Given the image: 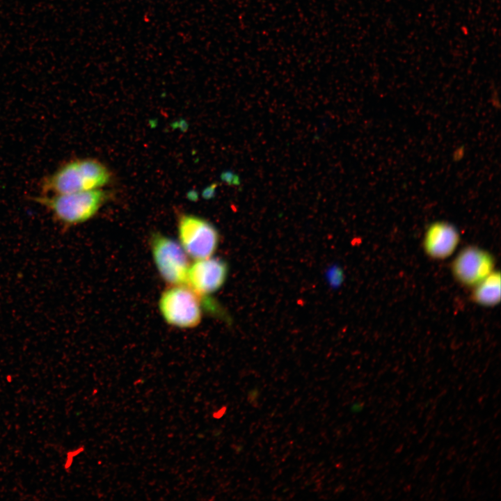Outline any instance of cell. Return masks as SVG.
Returning a JSON list of instances; mask_svg holds the SVG:
<instances>
[{
    "label": "cell",
    "mask_w": 501,
    "mask_h": 501,
    "mask_svg": "<svg viewBox=\"0 0 501 501\" xmlns=\"http://www.w3.org/2000/svg\"><path fill=\"white\" fill-rule=\"evenodd\" d=\"M111 180L106 166L93 158H76L62 163L42 180V195L98 189Z\"/></svg>",
    "instance_id": "6da1fadb"
},
{
    "label": "cell",
    "mask_w": 501,
    "mask_h": 501,
    "mask_svg": "<svg viewBox=\"0 0 501 501\" xmlns=\"http://www.w3.org/2000/svg\"><path fill=\"white\" fill-rule=\"evenodd\" d=\"M109 198L100 189L56 195H41L33 200L48 212L62 231H67L93 218Z\"/></svg>",
    "instance_id": "7a4b0ae2"
},
{
    "label": "cell",
    "mask_w": 501,
    "mask_h": 501,
    "mask_svg": "<svg viewBox=\"0 0 501 501\" xmlns=\"http://www.w3.org/2000/svg\"><path fill=\"white\" fill-rule=\"evenodd\" d=\"M202 301L186 285H170L161 294L159 308L166 322L179 328H192L202 319Z\"/></svg>",
    "instance_id": "3957f363"
},
{
    "label": "cell",
    "mask_w": 501,
    "mask_h": 501,
    "mask_svg": "<svg viewBox=\"0 0 501 501\" xmlns=\"http://www.w3.org/2000/svg\"><path fill=\"white\" fill-rule=\"evenodd\" d=\"M154 262L161 277L170 285L187 286L189 256L179 242L160 233L150 239Z\"/></svg>",
    "instance_id": "277c9868"
},
{
    "label": "cell",
    "mask_w": 501,
    "mask_h": 501,
    "mask_svg": "<svg viewBox=\"0 0 501 501\" xmlns=\"http://www.w3.org/2000/svg\"><path fill=\"white\" fill-rule=\"evenodd\" d=\"M177 223L179 244L189 257L196 260L214 255L219 234L211 223L189 214H181Z\"/></svg>",
    "instance_id": "5b68a950"
},
{
    "label": "cell",
    "mask_w": 501,
    "mask_h": 501,
    "mask_svg": "<svg viewBox=\"0 0 501 501\" xmlns=\"http://www.w3.org/2000/svg\"><path fill=\"white\" fill-rule=\"evenodd\" d=\"M228 273V264L223 260L212 256L196 260L189 269L187 286L201 298L205 308L216 312V305L209 296L221 288Z\"/></svg>",
    "instance_id": "8992f818"
},
{
    "label": "cell",
    "mask_w": 501,
    "mask_h": 501,
    "mask_svg": "<svg viewBox=\"0 0 501 501\" xmlns=\"http://www.w3.org/2000/svg\"><path fill=\"white\" fill-rule=\"evenodd\" d=\"M494 267V257L488 251L470 246L457 254L451 270L458 283L473 287L491 273Z\"/></svg>",
    "instance_id": "52a82bcc"
},
{
    "label": "cell",
    "mask_w": 501,
    "mask_h": 501,
    "mask_svg": "<svg viewBox=\"0 0 501 501\" xmlns=\"http://www.w3.org/2000/svg\"><path fill=\"white\" fill-rule=\"evenodd\" d=\"M460 241L457 229L445 221H436L429 225L424 237L425 253L434 260H445L456 250Z\"/></svg>",
    "instance_id": "ba28073f"
},
{
    "label": "cell",
    "mask_w": 501,
    "mask_h": 501,
    "mask_svg": "<svg viewBox=\"0 0 501 501\" xmlns=\"http://www.w3.org/2000/svg\"><path fill=\"white\" fill-rule=\"evenodd\" d=\"M473 287L471 296L475 303L486 307L496 305L500 301V273L494 270Z\"/></svg>",
    "instance_id": "9c48e42d"
},
{
    "label": "cell",
    "mask_w": 501,
    "mask_h": 501,
    "mask_svg": "<svg viewBox=\"0 0 501 501\" xmlns=\"http://www.w3.org/2000/svg\"><path fill=\"white\" fill-rule=\"evenodd\" d=\"M221 178L229 184L239 185L240 184L239 177L231 172H225L222 173Z\"/></svg>",
    "instance_id": "30bf717a"
},
{
    "label": "cell",
    "mask_w": 501,
    "mask_h": 501,
    "mask_svg": "<svg viewBox=\"0 0 501 501\" xmlns=\"http://www.w3.org/2000/svg\"><path fill=\"white\" fill-rule=\"evenodd\" d=\"M260 396V390L259 389L255 388L249 390L248 392V400L250 404H253V402H255L257 401V399Z\"/></svg>",
    "instance_id": "8fae6325"
},
{
    "label": "cell",
    "mask_w": 501,
    "mask_h": 501,
    "mask_svg": "<svg viewBox=\"0 0 501 501\" xmlns=\"http://www.w3.org/2000/svg\"><path fill=\"white\" fill-rule=\"evenodd\" d=\"M363 408V405L360 401H355L353 402L350 407V409L351 412L353 413H359L361 411Z\"/></svg>",
    "instance_id": "7c38bea8"
},
{
    "label": "cell",
    "mask_w": 501,
    "mask_h": 501,
    "mask_svg": "<svg viewBox=\"0 0 501 501\" xmlns=\"http://www.w3.org/2000/svg\"><path fill=\"white\" fill-rule=\"evenodd\" d=\"M216 186V184L211 185L204 191L203 196L205 198H210L213 196Z\"/></svg>",
    "instance_id": "4fadbf2b"
}]
</instances>
